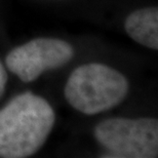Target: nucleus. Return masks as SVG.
Returning a JSON list of instances; mask_svg holds the SVG:
<instances>
[{"label":"nucleus","mask_w":158,"mask_h":158,"mask_svg":"<svg viewBox=\"0 0 158 158\" xmlns=\"http://www.w3.org/2000/svg\"><path fill=\"white\" fill-rule=\"evenodd\" d=\"M52 106L27 91L0 110V157L25 158L35 154L55 125Z\"/></svg>","instance_id":"obj_1"},{"label":"nucleus","mask_w":158,"mask_h":158,"mask_svg":"<svg viewBox=\"0 0 158 158\" xmlns=\"http://www.w3.org/2000/svg\"><path fill=\"white\" fill-rule=\"evenodd\" d=\"M64 93L74 109L86 115H96L114 108L125 99L128 81L109 66L85 64L71 73Z\"/></svg>","instance_id":"obj_2"},{"label":"nucleus","mask_w":158,"mask_h":158,"mask_svg":"<svg viewBox=\"0 0 158 158\" xmlns=\"http://www.w3.org/2000/svg\"><path fill=\"white\" fill-rule=\"evenodd\" d=\"M99 143L118 157L154 158L158 154V121L154 118H108L94 128Z\"/></svg>","instance_id":"obj_3"},{"label":"nucleus","mask_w":158,"mask_h":158,"mask_svg":"<svg viewBox=\"0 0 158 158\" xmlns=\"http://www.w3.org/2000/svg\"><path fill=\"white\" fill-rule=\"evenodd\" d=\"M73 56V47L64 40L36 38L12 49L5 63L22 81L32 82L44 71L66 65Z\"/></svg>","instance_id":"obj_4"},{"label":"nucleus","mask_w":158,"mask_h":158,"mask_svg":"<svg viewBox=\"0 0 158 158\" xmlns=\"http://www.w3.org/2000/svg\"><path fill=\"white\" fill-rule=\"evenodd\" d=\"M127 35L141 45L158 49V8L156 6L138 9L126 18Z\"/></svg>","instance_id":"obj_5"},{"label":"nucleus","mask_w":158,"mask_h":158,"mask_svg":"<svg viewBox=\"0 0 158 158\" xmlns=\"http://www.w3.org/2000/svg\"><path fill=\"white\" fill-rule=\"evenodd\" d=\"M6 82H7V74H6L5 69L0 62V98L3 96L5 91Z\"/></svg>","instance_id":"obj_6"}]
</instances>
